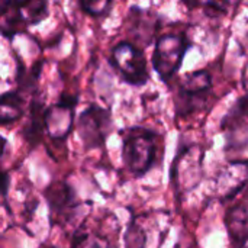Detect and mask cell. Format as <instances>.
I'll return each mask as SVG.
<instances>
[{
	"label": "cell",
	"instance_id": "6da1fadb",
	"mask_svg": "<svg viewBox=\"0 0 248 248\" xmlns=\"http://www.w3.org/2000/svg\"><path fill=\"white\" fill-rule=\"evenodd\" d=\"M157 140L155 132L142 126H132L125 131L122 158L132 174L142 176L153 167L157 154Z\"/></svg>",
	"mask_w": 248,
	"mask_h": 248
},
{
	"label": "cell",
	"instance_id": "7a4b0ae2",
	"mask_svg": "<svg viewBox=\"0 0 248 248\" xmlns=\"http://www.w3.org/2000/svg\"><path fill=\"white\" fill-rule=\"evenodd\" d=\"M1 33L6 38L23 32L28 26L41 23L48 16L46 0H1Z\"/></svg>",
	"mask_w": 248,
	"mask_h": 248
},
{
	"label": "cell",
	"instance_id": "3957f363",
	"mask_svg": "<svg viewBox=\"0 0 248 248\" xmlns=\"http://www.w3.org/2000/svg\"><path fill=\"white\" fill-rule=\"evenodd\" d=\"M190 44L183 35H164L158 39L154 54L153 67L160 78L169 83L183 64V58Z\"/></svg>",
	"mask_w": 248,
	"mask_h": 248
},
{
	"label": "cell",
	"instance_id": "277c9868",
	"mask_svg": "<svg viewBox=\"0 0 248 248\" xmlns=\"http://www.w3.org/2000/svg\"><path fill=\"white\" fill-rule=\"evenodd\" d=\"M211 74L206 70L195 71L183 77L177 96L176 112L179 116H187L201 109L205 105L211 92Z\"/></svg>",
	"mask_w": 248,
	"mask_h": 248
},
{
	"label": "cell",
	"instance_id": "5b68a950",
	"mask_svg": "<svg viewBox=\"0 0 248 248\" xmlns=\"http://www.w3.org/2000/svg\"><path fill=\"white\" fill-rule=\"evenodd\" d=\"M203 151L198 145H192L179 153L173 161L170 177L177 193H187L195 189L202 179Z\"/></svg>",
	"mask_w": 248,
	"mask_h": 248
},
{
	"label": "cell",
	"instance_id": "8992f818",
	"mask_svg": "<svg viewBox=\"0 0 248 248\" xmlns=\"http://www.w3.org/2000/svg\"><path fill=\"white\" fill-rule=\"evenodd\" d=\"M110 61L128 84L144 86L150 78L144 54L129 42H119L112 51Z\"/></svg>",
	"mask_w": 248,
	"mask_h": 248
},
{
	"label": "cell",
	"instance_id": "52a82bcc",
	"mask_svg": "<svg viewBox=\"0 0 248 248\" xmlns=\"http://www.w3.org/2000/svg\"><path fill=\"white\" fill-rule=\"evenodd\" d=\"M112 128V119L109 110L93 105L81 112L77 122V131L83 141V145L90 148H99L105 144Z\"/></svg>",
	"mask_w": 248,
	"mask_h": 248
},
{
	"label": "cell",
	"instance_id": "ba28073f",
	"mask_svg": "<svg viewBox=\"0 0 248 248\" xmlns=\"http://www.w3.org/2000/svg\"><path fill=\"white\" fill-rule=\"evenodd\" d=\"M77 97L62 96L57 103L48 106L44 115V124L46 134L57 141H62L68 137L74 122V108Z\"/></svg>",
	"mask_w": 248,
	"mask_h": 248
},
{
	"label": "cell",
	"instance_id": "9c48e42d",
	"mask_svg": "<svg viewBox=\"0 0 248 248\" xmlns=\"http://www.w3.org/2000/svg\"><path fill=\"white\" fill-rule=\"evenodd\" d=\"M248 161H231L221 169L215 179V193L221 201L235 198L247 185Z\"/></svg>",
	"mask_w": 248,
	"mask_h": 248
},
{
	"label": "cell",
	"instance_id": "30bf717a",
	"mask_svg": "<svg viewBox=\"0 0 248 248\" xmlns=\"http://www.w3.org/2000/svg\"><path fill=\"white\" fill-rule=\"evenodd\" d=\"M45 198L49 202L52 215L57 217H68V214H73L74 209L78 206V202L76 201L73 190L64 183L51 186L46 190Z\"/></svg>",
	"mask_w": 248,
	"mask_h": 248
},
{
	"label": "cell",
	"instance_id": "8fae6325",
	"mask_svg": "<svg viewBox=\"0 0 248 248\" xmlns=\"http://www.w3.org/2000/svg\"><path fill=\"white\" fill-rule=\"evenodd\" d=\"M227 228L234 243L241 246L248 238V202L234 206L227 215Z\"/></svg>",
	"mask_w": 248,
	"mask_h": 248
},
{
	"label": "cell",
	"instance_id": "7c38bea8",
	"mask_svg": "<svg viewBox=\"0 0 248 248\" xmlns=\"http://www.w3.org/2000/svg\"><path fill=\"white\" fill-rule=\"evenodd\" d=\"M23 105H25L23 92H20L19 89L6 92L1 96V100H0V121H1V125H7L10 122L17 121L23 115Z\"/></svg>",
	"mask_w": 248,
	"mask_h": 248
},
{
	"label": "cell",
	"instance_id": "4fadbf2b",
	"mask_svg": "<svg viewBox=\"0 0 248 248\" xmlns=\"http://www.w3.org/2000/svg\"><path fill=\"white\" fill-rule=\"evenodd\" d=\"M44 115H45V109L42 108V102L38 99H33L32 105H31V116H29V122L23 131L25 140L32 144L36 145L42 137V131L45 129V124H44Z\"/></svg>",
	"mask_w": 248,
	"mask_h": 248
},
{
	"label": "cell",
	"instance_id": "5bb4252c",
	"mask_svg": "<svg viewBox=\"0 0 248 248\" xmlns=\"http://www.w3.org/2000/svg\"><path fill=\"white\" fill-rule=\"evenodd\" d=\"M73 248H118L115 247L108 238L96 234H77L74 241H73Z\"/></svg>",
	"mask_w": 248,
	"mask_h": 248
},
{
	"label": "cell",
	"instance_id": "9a60e30c",
	"mask_svg": "<svg viewBox=\"0 0 248 248\" xmlns=\"http://www.w3.org/2000/svg\"><path fill=\"white\" fill-rule=\"evenodd\" d=\"M147 244V234L140 224L135 221L131 222L125 235V247L126 248H145Z\"/></svg>",
	"mask_w": 248,
	"mask_h": 248
},
{
	"label": "cell",
	"instance_id": "2e32d148",
	"mask_svg": "<svg viewBox=\"0 0 248 248\" xmlns=\"http://www.w3.org/2000/svg\"><path fill=\"white\" fill-rule=\"evenodd\" d=\"M112 3L113 0H80L81 9L93 17L108 15L112 7Z\"/></svg>",
	"mask_w": 248,
	"mask_h": 248
},
{
	"label": "cell",
	"instance_id": "e0dca14e",
	"mask_svg": "<svg viewBox=\"0 0 248 248\" xmlns=\"http://www.w3.org/2000/svg\"><path fill=\"white\" fill-rule=\"evenodd\" d=\"M232 0H195V7H203L208 15H224L231 7Z\"/></svg>",
	"mask_w": 248,
	"mask_h": 248
},
{
	"label": "cell",
	"instance_id": "ac0fdd59",
	"mask_svg": "<svg viewBox=\"0 0 248 248\" xmlns=\"http://www.w3.org/2000/svg\"><path fill=\"white\" fill-rule=\"evenodd\" d=\"M243 87H244L246 93L248 94V62L246 68H244V71H243Z\"/></svg>",
	"mask_w": 248,
	"mask_h": 248
},
{
	"label": "cell",
	"instance_id": "d6986e66",
	"mask_svg": "<svg viewBox=\"0 0 248 248\" xmlns=\"http://www.w3.org/2000/svg\"><path fill=\"white\" fill-rule=\"evenodd\" d=\"M7 192H9V174L4 173V177H3V196L4 198L7 196Z\"/></svg>",
	"mask_w": 248,
	"mask_h": 248
},
{
	"label": "cell",
	"instance_id": "ffe728a7",
	"mask_svg": "<svg viewBox=\"0 0 248 248\" xmlns=\"http://www.w3.org/2000/svg\"><path fill=\"white\" fill-rule=\"evenodd\" d=\"M186 6H189L190 9H193L195 7V0H182Z\"/></svg>",
	"mask_w": 248,
	"mask_h": 248
},
{
	"label": "cell",
	"instance_id": "44dd1931",
	"mask_svg": "<svg viewBox=\"0 0 248 248\" xmlns=\"http://www.w3.org/2000/svg\"><path fill=\"white\" fill-rule=\"evenodd\" d=\"M240 248H248V238L244 241V243H243V244H241V246H240Z\"/></svg>",
	"mask_w": 248,
	"mask_h": 248
},
{
	"label": "cell",
	"instance_id": "7402d4cb",
	"mask_svg": "<svg viewBox=\"0 0 248 248\" xmlns=\"http://www.w3.org/2000/svg\"><path fill=\"white\" fill-rule=\"evenodd\" d=\"M39 248H55V247H52V246H46V244H44V246H41Z\"/></svg>",
	"mask_w": 248,
	"mask_h": 248
}]
</instances>
